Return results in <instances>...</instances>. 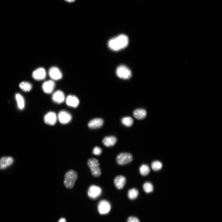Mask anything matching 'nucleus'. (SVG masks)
I'll return each instance as SVG.
<instances>
[{
	"label": "nucleus",
	"mask_w": 222,
	"mask_h": 222,
	"mask_svg": "<svg viewBox=\"0 0 222 222\" xmlns=\"http://www.w3.org/2000/svg\"><path fill=\"white\" fill-rule=\"evenodd\" d=\"M147 114L146 111L143 109H136L133 112V115L134 118L139 120L143 119L145 118Z\"/></svg>",
	"instance_id": "nucleus-19"
},
{
	"label": "nucleus",
	"mask_w": 222,
	"mask_h": 222,
	"mask_svg": "<svg viewBox=\"0 0 222 222\" xmlns=\"http://www.w3.org/2000/svg\"><path fill=\"white\" fill-rule=\"evenodd\" d=\"M78 178V174L75 171L70 170L67 172L65 174L64 180L65 186L68 189L73 188Z\"/></svg>",
	"instance_id": "nucleus-2"
},
{
	"label": "nucleus",
	"mask_w": 222,
	"mask_h": 222,
	"mask_svg": "<svg viewBox=\"0 0 222 222\" xmlns=\"http://www.w3.org/2000/svg\"><path fill=\"white\" fill-rule=\"evenodd\" d=\"M13 160L11 157H4L0 159V169H5L13 163Z\"/></svg>",
	"instance_id": "nucleus-16"
},
{
	"label": "nucleus",
	"mask_w": 222,
	"mask_h": 222,
	"mask_svg": "<svg viewBox=\"0 0 222 222\" xmlns=\"http://www.w3.org/2000/svg\"><path fill=\"white\" fill-rule=\"evenodd\" d=\"M111 205L107 200H102L100 201L98 204V209L99 214L105 215L108 214L111 210Z\"/></svg>",
	"instance_id": "nucleus-6"
},
{
	"label": "nucleus",
	"mask_w": 222,
	"mask_h": 222,
	"mask_svg": "<svg viewBox=\"0 0 222 222\" xmlns=\"http://www.w3.org/2000/svg\"><path fill=\"white\" fill-rule=\"evenodd\" d=\"M126 178L122 175L116 177L114 180V185L118 189H122L126 184Z\"/></svg>",
	"instance_id": "nucleus-14"
},
{
	"label": "nucleus",
	"mask_w": 222,
	"mask_h": 222,
	"mask_svg": "<svg viewBox=\"0 0 222 222\" xmlns=\"http://www.w3.org/2000/svg\"><path fill=\"white\" fill-rule=\"evenodd\" d=\"M121 122L125 126L130 127L133 124L134 121L131 117H127L123 118L121 120Z\"/></svg>",
	"instance_id": "nucleus-25"
},
{
	"label": "nucleus",
	"mask_w": 222,
	"mask_h": 222,
	"mask_svg": "<svg viewBox=\"0 0 222 222\" xmlns=\"http://www.w3.org/2000/svg\"><path fill=\"white\" fill-rule=\"evenodd\" d=\"M72 116L69 112L64 111H61L58 115L57 119L62 124H66L71 121Z\"/></svg>",
	"instance_id": "nucleus-7"
},
{
	"label": "nucleus",
	"mask_w": 222,
	"mask_h": 222,
	"mask_svg": "<svg viewBox=\"0 0 222 222\" xmlns=\"http://www.w3.org/2000/svg\"><path fill=\"white\" fill-rule=\"evenodd\" d=\"M19 87L23 91L25 92L30 91L32 88V85L30 83L25 82H21Z\"/></svg>",
	"instance_id": "nucleus-23"
},
{
	"label": "nucleus",
	"mask_w": 222,
	"mask_h": 222,
	"mask_svg": "<svg viewBox=\"0 0 222 222\" xmlns=\"http://www.w3.org/2000/svg\"><path fill=\"white\" fill-rule=\"evenodd\" d=\"M133 159V157L131 153L123 152L117 156V162L118 165L123 166L131 162Z\"/></svg>",
	"instance_id": "nucleus-5"
},
{
	"label": "nucleus",
	"mask_w": 222,
	"mask_h": 222,
	"mask_svg": "<svg viewBox=\"0 0 222 222\" xmlns=\"http://www.w3.org/2000/svg\"><path fill=\"white\" fill-rule=\"evenodd\" d=\"M117 139L114 136L106 137L102 140L104 146L107 147H111L114 145L116 143Z\"/></svg>",
	"instance_id": "nucleus-18"
},
{
	"label": "nucleus",
	"mask_w": 222,
	"mask_h": 222,
	"mask_svg": "<svg viewBox=\"0 0 222 222\" xmlns=\"http://www.w3.org/2000/svg\"><path fill=\"white\" fill-rule=\"evenodd\" d=\"M116 74L119 78L123 79H129L132 75L131 72L128 68L123 65L118 67L116 71Z\"/></svg>",
	"instance_id": "nucleus-4"
},
{
	"label": "nucleus",
	"mask_w": 222,
	"mask_h": 222,
	"mask_svg": "<svg viewBox=\"0 0 222 222\" xmlns=\"http://www.w3.org/2000/svg\"><path fill=\"white\" fill-rule=\"evenodd\" d=\"M49 74L51 79L54 80H59L62 78V76L61 71L56 67L51 68L49 71Z\"/></svg>",
	"instance_id": "nucleus-11"
},
{
	"label": "nucleus",
	"mask_w": 222,
	"mask_h": 222,
	"mask_svg": "<svg viewBox=\"0 0 222 222\" xmlns=\"http://www.w3.org/2000/svg\"><path fill=\"white\" fill-rule=\"evenodd\" d=\"M65 1L69 3H72L74 2L75 0H65Z\"/></svg>",
	"instance_id": "nucleus-30"
},
{
	"label": "nucleus",
	"mask_w": 222,
	"mask_h": 222,
	"mask_svg": "<svg viewBox=\"0 0 222 222\" xmlns=\"http://www.w3.org/2000/svg\"><path fill=\"white\" fill-rule=\"evenodd\" d=\"M66 102L69 107L76 108L79 105V100L76 96L74 95H69L66 99Z\"/></svg>",
	"instance_id": "nucleus-12"
},
{
	"label": "nucleus",
	"mask_w": 222,
	"mask_h": 222,
	"mask_svg": "<svg viewBox=\"0 0 222 222\" xmlns=\"http://www.w3.org/2000/svg\"><path fill=\"white\" fill-rule=\"evenodd\" d=\"M127 222H140V221L137 218L131 216L128 218Z\"/></svg>",
	"instance_id": "nucleus-28"
},
{
	"label": "nucleus",
	"mask_w": 222,
	"mask_h": 222,
	"mask_svg": "<svg viewBox=\"0 0 222 222\" xmlns=\"http://www.w3.org/2000/svg\"><path fill=\"white\" fill-rule=\"evenodd\" d=\"M16 99L19 108L20 110L23 109L25 107V102L23 97L20 94H17L16 95Z\"/></svg>",
	"instance_id": "nucleus-20"
},
{
	"label": "nucleus",
	"mask_w": 222,
	"mask_h": 222,
	"mask_svg": "<svg viewBox=\"0 0 222 222\" xmlns=\"http://www.w3.org/2000/svg\"><path fill=\"white\" fill-rule=\"evenodd\" d=\"M102 189L99 187L96 186H91L88 189V194L89 197L93 199L99 197L102 193Z\"/></svg>",
	"instance_id": "nucleus-8"
},
{
	"label": "nucleus",
	"mask_w": 222,
	"mask_h": 222,
	"mask_svg": "<svg viewBox=\"0 0 222 222\" xmlns=\"http://www.w3.org/2000/svg\"><path fill=\"white\" fill-rule=\"evenodd\" d=\"M52 99L53 101L55 103L61 104L65 101V94L62 91H57L53 94Z\"/></svg>",
	"instance_id": "nucleus-15"
},
{
	"label": "nucleus",
	"mask_w": 222,
	"mask_h": 222,
	"mask_svg": "<svg viewBox=\"0 0 222 222\" xmlns=\"http://www.w3.org/2000/svg\"><path fill=\"white\" fill-rule=\"evenodd\" d=\"M139 194V191L137 189L135 188H133L130 189L128 191V197L130 199L134 200L136 199L138 197Z\"/></svg>",
	"instance_id": "nucleus-21"
},
{
	"label": "nucleus",
	"mask_w": 222,
	"mask_h": 222,
	"mask_svg": "<svg viewBox=\"0 0 222 222\" xmlns=\"http://www.w3.org/2000/svg\"><path fill=\"white\" fill-rule=\"evenodd\" d=\"M88 164L92 175L95 177H100L101 174V171L99 167L98 161L95 158H91L88 160Z\"/></svg>",
	"instance_id": "nucleus-3"
},
{
	"label": "nucleus",
	"mask_w": 222,
	"mask_h": 222,
	"mask_svg": "<svg viewBox=\"0 0 222 222\" xmlns=\"http://www.w3.org/2000/svg\"><path fill=\"white\" fill-rule=\"evenodd\" d=\"M102 151V149L98 147H96L94 148L93 153L94 155L99 156L101 155Z\"/></svg>",
	"instance_id": "nucleus-27"
},
{
	"label": "nucleus",
	"mask_w": 222,
	"mask_h": 222,
	"mask_svg": "<svg viewBox=\"0 0 222 222\" xmlns=\"http://www.w3.org/2000/svg\"><path fill=\"white\" fill-rule=\"evenodd\" d=\"M58 222H66V219L64 218L60 219Z\"/></svg>",
	"instance_id": "nucleus-29"
},
{
	"label": "nucleus",
	"mask_w": 222,
	"mask_h": 222,
	"mask_svg": "<svg viewBox=\"0 0 222 222\" xmlns=\"http://www.w3.org/2000/svg\"><path fill=\"white\" fill-rule=\"evenodd\" d=\"M46 73L43 68H39L35 70L33 73V78L36 80L40 81L44 79L46 76Z\"/></svg>",
	"instance_id": "nucleus-9"
},
{
	"label": "nucleus",
	"mask_w": 222,
	"mask_h": 222,
	"mask_svg": "<svg viewBox=\"0 0 222 222\" xmlns=\"http://www.w3.org/2000/svg\"><path fill=\"white\" fill-rule=\"evenodd\" d=\"M128 42V36L123 34L111 39L108 42V45L111 50L118 51L126 47Z\"/></svg>",
	"instance_id": "nucleus-1"
},
{
	"label": "nucleus",
	"mask_w": 222,
	"mask_h": 222,
	"mask_svg": "<svg viewBox=\"0 0 222 222\" xmlns=\"http://www.w3.org/2000/svg\"><path fill=\"white\" fill-rule=\"evenodd\" d=\"M103 120L101 118H95L91 120L88 124L89 127L91 129H96L101 127L103 124Z\"/></svg>",
	"instance_id": "nucleus-17"
},
{
	"label": "nucleus",
	"mask_w": 222,
	"mask_h": 222,
	"mask_svg": "<svg viewBox=\"0 0 222 222\" xmlns=\"http://www.w3.org/2000/svg\"><path fill=\"white\" fill-rule=\"evenodd\" d=\"M140 174L143 176H145L148 175L150 172V169L149 166L143 164L141 165L140 168Z\"/></svg>",
	"instance_id": "nucleus-22"
},
{
	"label": "nucleus",
	"mask_w": 222,
	"mask_h": 222,
	"mask_svg": "<svg viewBox=\"0 0 222 222\" xmlns=\"http://www.w3.org/2000/svg\"><path fill=\"white\" fill-rule=\"evenodd\" d=\"M55 87V83L52 80H48L44 82L42 85L44 92L46 94H50L53 91Z\"/></svg>",
	"instance_id": "nucleus-13"
},
{
	"label": "nucleus",
	"mask_w": 222,
	"mask_h": 222,
	"mask_svg": "<svg viewBox=\"0 0 222 222\" xmlns=\"http://www.w3.org/2000/svg\"><path fill=\"white\" fill-rule=\"evenodd\" d=\"M143 189L145 192L149 194L153 192L154 190V187L151 183L149 182H146L144 183L143 185Z\"/></svg>",
	"instance_id": "nucleus-24"
},
{
	"label": "nucleus",
	"mask_w": 222,
	"mask_h": 222,
	"mask_svg": "<svg viewBox=\"0 0 222 222\" xmlns=\"http://www.w3.org/2000/svg\"><path fill=\"white\" fill-rule=\"evenodd\" d=\"M57 117L56 113L53 112L47 113L44 118L45 122L47 124L53 125L56 123Z\"/></svg>",
	"instance_id": "nucleus-10"
},
{
	"label": "nucleus",
	"mask_w": 222,
	"mask_h": 222,
	"mask_svg": "<svg viewBox=\"0 0 222 222\" xmlns=\"http://www.w3.org/2000/svg\"><path fill=\"white\" fill-rule=\"evenodd\" d=\"M163 167V164L159 161H155L153 162L151 164V167L153 170L155 171L160 170Z\"/></svg>",
	"instance_id": "nucleus-26"
}]
</instances>
